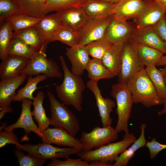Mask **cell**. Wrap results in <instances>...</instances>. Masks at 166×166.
<instances>
[{
	"label": "cell",
	"instance_id": "6da1fadb",
	"mask_svg": "<svg viewBox=\"0 0 166 166\" xmlns=\"http://www.w3.org/2000/svg\"><path fill=\"white\" fill-rule=\"evenodd\" d=\"M60 59L63 72L62 82L55 87L59 98L66 105H71L78 112L82 110L83 93L86 86L80 76L74 75L69 70L64 57Z\"/></svg>",
	"mask_w": 166,
	"mask_h": 166
},
{
	"label": "cell",
	"instance_id": "7a4b0ae2",
	"mask_svg": "<svg viewBox=\"0 0 166 166\" xmlns=\"http://www.w3.org/2000/svg\"><path fill=\"white\" fill-rule=\"evenodd\" d=\"M126 85L134 103H140L148 108L162 104L163 101L159 97L145 68L132 77Z\"/></svg>",
	"mask_w": 166,
	"mask_h": 166
},
{
	"label": "cell",
	"instance_id": "3957f363",
	"mask_svg": "<svg viewBox=\"0 0 166 166\" xmlns=\"http://www.w3.org/2000/svg\"><path fill=\"white\" fill-rule=\"evenodd\" d=\"M136 139L134 133H125L123 139L120 141L110 143L94 150L84 151L83 152L79 153L78 156L88 162L98 160L112 164Z\"/></svg>",
	"mask_w": 166,
	"mask_h": 166
},
{
	"label": "cell",
	"instance_id": "277c9868",
	"mask_svg": "<svg viewBox=\"0 0 166 166\" xmlns=\"http://www.w3.org/2000/svg\"><path fill=\"white\" fill-rule=\"evenodd\" d=\"M47 95L50 102V125L63 128L75 137L80 129L79 121L76 116L65 104L57 100L51 91L47 92Z\"/></svg>",
	"mask_w": 166,
	"mask_h": 166
},
{
	"label": "cell",
	"instance_id": "5b68a950",
	"mask_svg": "<svg viewBox=\"0 0 166 166\" xmlns=\"http://www.w3.org/2000/svg\"><path fill=\"white\" fill-rule=\"evenodd\" d=\"M110 93L117 105L118 119L115 128L118 133H129L128 121L134 103L131 92L126 85L118 82L112 86Z\"/></svg>",
	"mask_w": 166,
	"mask_h": 166
},
{
	"label": "cell",
	"instance_id": "8992f818",
	"mask_svg": "<svg viewBox=\"0 0 166 166\" xmlns=\"http://www.w3.org/2000/svg\"><path fill=\"white\" fill-rule=\"evenodd\" d=\"M17 149L24 151L41 159L52 160L67 158L73 155L78 154L82 148H59L50 144L42 143L37 144H20L15 146Z\"/></svg>",
	"mask_w": 166,
	"mask_h": 166
},
{
	"label": "cell",
	"instance_id": "52a82bcc",
	"mask_svg": "<svg viewBox=\"0 0 166 166\" xmlns=\"http://www.w3.org/2000/svg\"><path fill=\"white\" fill-rule=\"evenodd\" d=\"M46 49L37 52L21 73L28 76L43 75L49 78H62V73L57 63L51 58H47Z\"/></svg>",
	"mask_w": 166,
	"mask_h": 166
},
{
	"label": "cell",
	"instance_id": "ba28073f",
	"mask_svg": "<svg viewBox=\"0 0 166 166\" xmlns=\"http://www.w3.org/2000/svg\"><path fill=\"white\" fill-rule=\"evenodd\" d=\"M144 68L138 58L133 41L131 39L125 43L121 70L117 76L118 82L127 85L132 77Z\"/></svg>",
	"mask_w": 166,
	"mask_h": 166
},
{
	"label": "cell",
	"instance_id": "9c48e42d",
	"mask_svg": "<svg viewBox=\"0 0 166 166\" xmlns=\"http://www.w3.org/2000/svg\"><path fill=\"white\" fill-rule=\"evenodd\" d=\"M118 138V132L111 126L95 127L89 132H83L80 140L82 149L88 151L116 140Z\"/></svg>",
	"mask_w": 166,
	"mask_h": 166
},
{
	"label": "cell",
	"instance_id": "30bf717a",
	"mask_svg": "<svg viewBox=\"0 0 166 166\" xmlns=\"http://www.w3.org/2000/svg\"><path fill=\"white\" fill-rule=\"evenodd\" d=\"M113 17L112 15L102 18L88 19L84 25L77 30L78 45L85 46L103 37Z\"/></svg>",
	"mask_w": 166,
	"mask_h": 166
},
{
	"label": "cell",
	"instance_id": "8fae6325",
	"mask_svg": "<svg viewBox=\"0 0 166 166\" xmlns=\"http://www.w3.org/2000/svg\"><path fill=\"white\" fill-rule=\"evenodd\" d=\"M27 74L21 73L15 77L1 79L0 81V119L7 113H12L13 109L11 104L16 93L17 89L25 81Z\"/></svg>",
	"mask_w": 166,
	"mask_h": 166
},
{
	"label": "cell",
	"instance_id": "7c38bea8",
	"mask_svg": "<svg viewBox=\"0 0 166 166\" xmlns=\"http://www.w3.org/2000/svg\"><path fill=\"white\" fill-rule=\"evenodd\" d=\"M166 12L157 2L153 0H144L143 7L140 12L133 19L137 29L152 27L164 16Z\"/></svg>",
	"mask_w": 166,
	"mask_h": 166
},
{
	"label": "cell",
	"instance_id": "4fadbf2b",
	"mask_svg": "<svg viewBox=\"0 0 166 166\" xmlns=\"http://www.w3.org/2000/svg\"><path fill=\"white\" fill-rule=\"evenodd\" d=\"M32 100L25 99L22 100L21 112L20 117L17 121L10 125L7 126L3 123L0 128L6 131L14 130L18 128H22L26 134L31 132L36 134L41 138L42 133L39 130L38 126L34 122L31 111L32 105Z\"/></svg>",
	"mask_w": 166,
	"mask_h": 166
},
{
	"label": "cell",
	"instance_id": "5bb4252c",
	"mask_svg": "<svg viewBox=\"0 0 166 166\" xmlns=\"http://www.w3.org/2000/svg\"><path fill=\"white\" fill-rule=\"evenodd\" d=\"M98 82L90 80L87 82L86 87L94 95L103 127H105L111 126L112 123L110 114L116 104L112 99L102 96Z\"/></svg>",
	"mask_w": 166,
	"mask_h": 166
},
{
	"label": "cell",
	"instance_id": "9a60e30c",
	"mask_svg": "<svg viewBox=\"0 0 166 166\" xmlns=\"http://www.w3.org/2000/svg\"><path fill=\"white\" fill-rule=\"evenodd\" d=\"M135 27L127 21L114 16L107 28L104 36L113 44L124 43L131 39Z\"/></svg>",
	"mask_w": 166,
	"mask_h": 166
},
{
	"label": "cell",
	"instance_id": "2e32d148",
	"mask_svg": "<svg viewBox=\"0 0 166 166\" xmlns=\"http://www.w3.org/2000/svg\"><path fill=\"white\" fill-rule=\"evenodd\" d=\"M42 133L41 141L43 143L69 147L82 148L80 140L71 135L63 128L49 127Z\"/></svg>",
	"mask_w": 166,
	"mask_h": 166
},
{
	"label": "cell",
	"instance_id": "e0dca14e",
	"mask_svg": "<svg viewBox=\"0 0 166 166\" xmlns=\"http://www.w3.org/2000/svg\"><path fill=\"white\" fill-rule=\"evenodd\" d=\"M65 55L71 64V72L80 76L86 70L91 59L85 46L77 45L66 48Z\"/></svg>",
	"mask_w": 166,
	"mask_h": 166
},
{
	"label": "cell",
	"instance_id": "ac0fdd59",
	"mask_svg": "<svg viewBox=\"0 0 166 166\" xmlns=\"http://www.w3.org/2000/svg\"><path fill=\"white\" fill-rule=\"evenodd\" d=\"M30 59L18 56L9 54L0 64L1 79L12 78L21 74Z\"/></svg>",
	"mask_w": 166,
	"mask_h": 166
},
{
	"label": "cell",
	"instance_id": "d6986e66",
	"mask_svg": "<svg viewBox=\"0 0 166 166\" xmlns=\"http://www.w3.org/2000/svg\"><path fill=\"white\" fill-rule=\"evenodd\" d=\"M131 39L142 44L157 49L163 54H166V44L152 27L142 29L135 27Z\"/></svg>",
	"mask_w": 166,
	"mask_h": 166
},
{
	"label": "cell",
	"instance_id": "ffe728a7",
	"mask_svg": "<svg viewBox=\"0 0 166 166\" xmlns=\"http://www.w3.org/2000/svg\"><path fill=\"white\" fill-rule=\"evenodd\" d=\"M144 0H122L117 4L113 10L116 18L127 21L136 17L142 10Z\"/></svg>",
	"mask_w": 166,
	"mask_h": 166
},
{
	"label": "cell",
	"instance_id": "44dd1931",
	"mask_svg": "<svg viewBox=\"0 0 166 166\" xmlns=\"http://www.w3.org/2000/svg\"><path fill=\"white\" fill-rule=\"evenodd\" d=\"M116 4L100 0H87L81 7L88 19H93L113 15Z\"/></svg>",
	"mask_w": 166,
	"mask_h": 166
},
{
	"label": "cell",
	"instance_id": "7402d4cb",
	"mask_svg": "<svg viewBox=\"0 0 166 166\" xmlns=\"http://www.w3.org/2000/svg\"><path fill=\"white\" fill-rule=\"evenodd\" d=\"M63 23L57 13L47 16L45 15L41 18L36 27L46 46H47L49 43L53 42L52 37L54 32Z\"/></svg>",
	"mask_w": 166,
	"mask_h": 166
},
{
	"label": "cell",
	"instance_id": "603a6c76",
	"mask_svg": "<svg viewBox=\"0 0 166 166\" xmlns=\"http://www.w3.org/2000/svg\"><path fill=\"white\" fill-rule=\"evenodd\" d=\"M124 43L113 44L101 59L105 66L116 76L120 71Z\"/></svg>",
	"mask_w": 166,
	"mask_h": 166
},
{
	"label": "cell",
	"instance_id": "cb8c5ba5",
	"mask_svg": "<svg viewBox=\"0 0 166 166\" xmlns=\"http://www.w3.org/2000/svg\"><path fill=\"white\" fill-rule=\"evenodd\" d=\"M63 23L77 30L88 18L81 7L72 8L57 12Z\"/></svg>",
	"mask_w": 166,
	"mask_h": 166
},
{
	"label": "cell",
	"instance_id": "d4e9b609",
	"mask_svg": "<svg viewBox=\"0 0 166 166\" xmlns=\"http://www.w3.org/2000/svg\"><path fill=\"white\" fill-rule=\"evenodd\" d=\"M13 37L21 39L37 52L42 49H46L47 47L44 44L36 27L14 32Z\"/></svg>",
	"mask_w": 166,
	"mask_h": 166
},
{
	"label": "cell",
	"instance_id": "484cf974",
	"mask_svg": "<svg viewBox=\"0 0 166 166\" xmlns=\"http://www.w3.org/2000/svg\"><path fill=\"white\" fill-rule=\"evenodd\" d=\"M146 127L145 123L141 124V133L139 137L117 158L113 166H127L136 151L145 146L147 142L145 136Z\"/></svg>",
	"mask_w": 166,
	"mask_h": 166
},
{
	"label": "cell",
	"instance_id": "4316f807",
	"mask_svg": "<svg viewBox=\"0 0 166 166\" xmlns=\"http://www.w3.org/2000/svg\"><path fill=\"white\" fill-rule=\"evenodd\" d=\"M133 41L138 58L141 64L144 67L156 66L164 54L157 49Z\"/></svg>",
	"mask_w": 166,
	"mask_h": 166
},
{
	"label": "cell",
	"instance_id": "83f0119b",
	"mask_svg": "<svg viewBox=\"0 0 166 166\" xmlns=\"http://www.w3.org/2000/svg\"><path fill=\"white\" fill-rule=\"evenodd\" d=\"M45 97L44 92L40 91L34 97L32 102L34 109L32 111V114L38 123L39 129L41 132L49 128L50 125L49 118L47 117L43 106Z\"/></svg>",
	"mask_w": 166,
	"mask_h": 166
},
{
	"label": "cell",
	"instance_id": "f1b7e54d",
	"mask_svg": "<svg viewBox=\"0 0 166 166\" xmlns=\"http://www.w3.org/2000/svg\"><path fill=\"white\" fill-rule=\"evenodd\" d=\"M86 70L88 77L91 80L98 81L101 79L112 78L116 76L105 66L101 59H91Z\"/></svg>",
	"mask_w": 166,
	"mask_h": 166
},
{
	"label": "cell",
	"instance_id": "f546056e",
	"mask_svg": "<svg viewBox=\"0 0 166 166\" xmlns=\"http://www.w3.org/2000/svg\"><path fill=\"white\" fill-rule=\"evenodd\" d=\"M22 13L41 18L45 16L47 0H14Z\"/></svg>",
	"mask_w": 166,
	"mask_h": 166
},
{
	"label": "cell",
	"instance_id": "4dcf8cb0",
	"mask_svg": "<svg viewBox=\"0 0 166 166\" xmlns=\"http://www.w3.org/2000/svg\"><path fill=\"white\" fill-rule=\"evenodd\" d=\"M52 41H60L70 47L77 46L78 45L77 30L63 23L54 32Z\"/></svg>",
	"mask_w": 166,
	"mask_h": 166
},
{
	"label": "cell",
	"instance_id": "1f68e13d",
	"mask_svg": "<svg viewBox=\"0 0 166 166\" xmlns=\"http://www.w3.org/2000/svg\"><path fill=\"white\" fill-rule=\"evenodd\" d=\"M27 82L25 86L16 93L13 101H21L25 99L33 100V94L38 88V85L40 82L46 80L48 78L43 75H38L34 77L28 76Z\"/></svg>",
	"mask_w": 166,
	"mask_h": 166
},
{
	"label": "cell",
	"instance_id": "d6a6232c",
	"mask_svg": "<svg viewBox=\"0 0 166 166\" xmlns=\"http://www.w3.org/2000/svg\"><path fill=\"white\" fill-rule=\"evenodd\" d=\"M41 18L21 13L8 18L6 20L9 22L14 32H17L36 27Z\"/></svg>",
	"mask_w": 166,
	"mask_h": 166
},
{
	"label": "cell",
	"instance_id": "836d02e7",
	"mask_svg": "<svg viewBox=\"0 0 166 166\" xmlns=\"http://www.w3.org/2000/svg\"><path fill=\"white\" fill-rule=\"evenodd\" d=\"M145 69L159 97L163 101L166 99V84L164 77L156 66H147Z\"/></svg>",
	"mask_w": 166,
	"mask_h": 166
},
{
	"label": "cell",
	"instance_id": "e575fe53",
	"mask_svg": "<svg viewBox=\"0 0 166 166\" xmlns=\"http://www.w3.org/2000/svg\"><path fill=\"white\" fill-rule=\"evenodd\" d=\"M37 52L21 39L13 37L8 48V54L13 55L31 59Z\"/></svg>",
	"mask_w": 166,
	"mask_h": 166
},
{
	"label": "cell",
	"instance_id": "d590c367",
	"mask_svg": "<svg viewBox=\"0 0 166 166\" xmlns=\"http://www.w3.org/2000/svg\"><path fill=\"white\" fill-rule=\"evenodd\" d=\"M87 0H47L45 15L54 11L57 12L72 8L81 7Z\"/></svg>",
	"mask_w": 166,
	"mask_h": 166
},
{
	"label": "cell",
	"instance_id": "8d00e7d4",
	"mask_svg": "<svg viewBox=\"0 0 166 166\" xmlns=\"http://www.w3.org/2000/svg\"><path fill=\"white\" fill-rule=\"evenodd\" d=\"M13 30L9 22L6 20L0 28V58L2 60L8 54V48L13 38Z\"/></svg>",
	"mask_w": 166,
	"mask_h": 166
},
{
	"label": "cell",
	"instance_id": "74e56055",
	"mask_svg": "<svg viewBox=\"0 0 166 166\" xmlns=\"http://www.w3.org/2000/svg\"><path fill=\"white\" fill-rule=\"evenodd\" d=\"M112 44L104 36L101 38L85 45L87 50L92 58L101 60Z\"/></svg>",
	"mask_w": 166,
	"mask_h": 166
},
{
	"label": "cell",
	"instance_id": "f35d334b",
	"mask_svg": "<svg viewBox=\"0 0 166 166\" xmlns=\"http://www.w3.org/2000/svg\"><path fill=\"white\" fill-rule=\"evenodd\" d=\"M21 13L19 7L14 0H0V22Z\"/></svg>",
	"mask_w": 166,
	"mask_h": 166
},
{
	"label": "cell",
	"instance_id": "ab89813d",
	"mask_svg": "<svg viewBox=\"0 0 166 166\" xmlns=\"http://www.w3.org/2000/svg\"><path fill=\"white\" fill-rule=\"evenodd\" d=\"M14 154L20 166H42L46 160L38 158L29 153L26 155L17 149L14 152Z\"/></svg>",
	"mask_w": 166,
	"mask_h": 166
},
{
	"label": "cell",
	"instance_id": "60d3db41",
	"mask_svg": "<svg viewBox=\"0 0 166 166\" xmlns=\"http://www.w3.org/2000/svg\"><path fill=\"white\" fill-rule=\"evenodd\" d=\"M65 160H61L57 159L52 160L47 165L48 166H90L89 162L81 159H73L69 157Z\"/></svg>",
	"mask_w": 166,
	"mask_h": 166
},
{
	"label": "cell",
	"instance_id": "b9f144b4",
	"mask_svg": "<svg viewBox=\"0 0 166 166\" xmlns=\"http://www.w3.org/2000/svg\"><path fill=\"white\" fill-rule=\"evenodd\" d=\"M0 128V148H2L8 144L18 146V139L13 130L6 131Z\"/></svg>",
	"mask_w": 166,
	"mask_h": 166
},
{
	"label": "cell",
	"instance_id": "7bdbcfd3",
	"mask_svg": "<svg viewBox=\"0 0 166 166\" xmlns=\"http://www.w3.org/2000/svg\"><path fill=\"white\" fill-rule=\"evenodd\" d=\"M145 146L148 149L150 157L155 158L158 153L161 151L166 149V144H161L156 141L155 138H153L150 141H147Z\"/></svg>",
	"mask_w": 166,
	"mask_h": 166
},
{
	"label": "cell",
	"instance_id": "ee69618b",
	"mask_svg": "<svg viewBox=\"0 0 166 166\" xmlns=\"http://www.w3.org/2000/svg\"><path fill=\"white\" fill-rule=\"evenodd\" d=\"M152 28L161 39L166 44V16Z\"/></svg>",
	"mask_w": 166,
	"mask_h": 166
},
{
	"label": "cell",
	"instance_id": "f6af8a7d",
	"mask_svg": "<svg viewBox=\"0 0 166 166\" xmlns=\"http://www.w3.org/2000/svg\"><path fill=\"white\" fill-rule=\"evenodd\" d=\"M90 166H111L112 164L100 161H94L90 162Z\"/></svg>",
	"mask_w": 166,
	"mask_h": 166
},
{
	"label": "cell",
	"instance_id": "bcb514c9",
	"mask_svg": "<svg viewBox=\"0 0 166 166\" xmlns=\"http://www.w3.org/2000/svg\"><path fill=\"white\" fill-rule=\"evenodd\" d=\"M164 78L166 84V77H164ZM162 105L163 107L162 109L158 112V115L159 116L166 114V99L163 101Z\"/></svg>",
	"mask_w": 166,
	"mask_h": 166
},
{
	"label": "cell",
	"instance_id": "7dc6e473",
	"mask_svg": "<svg viewBox=\"0 0 166 166\" xmlns=\"http://www.w3.org/2000/svg\"><path fill=\"white\" fill-rule=\"evenodd\" d=\"M166 65V55H163L159 61L156 64L158 67L164 66Z\"/></svg>",
	"mask_w": 166,
	"mask_h": 166
},
{
	"label": "cell",
	"instance_id": "c3c4849f",
	"mask_svg": "<svg viewBox=\"0 0 166 166\" xmlns=\"http://www.w3.org/2000/svg\"><path fill=\"white\" fill-rule=\"evenodd\" d=\"M159 4L164 10L166 13V0H153Z\"/></svg>",
	"mask_w": 166,
	"mask_h": 166
},
{
	"label": "cell",
	"instance_id": "681fc988",
	"mask_svg": "<svg viewBox=\"0 0 166 166\" xmlns=\"http://www.w3.org/2000/svg\"><path fill=\"white\" fill-rule=\"evenodd\" d=\"M106 2L117 4L122 0H100Z\"/></svg>",
	"mask_w": 166,
	"mask_h": 166
},
{
	"label": "cell",
	"instance_id": "f907efd6",
	"mask_svg": "<svg viewBox=\"0 0 166 166\" xmlns=\"http://www.w3.org/2000/svg\"><path fill=\"white\" fill-rule=\"evenodd\" d=\"M160 70L164 76L166 77V65L164 66L163 69H160Z\"/></svg>",
	"mask_w": 166,
	"mask_h": 166
}]
</instances>
